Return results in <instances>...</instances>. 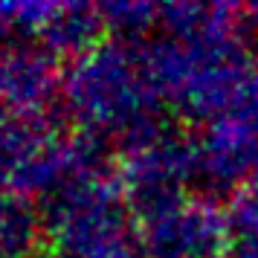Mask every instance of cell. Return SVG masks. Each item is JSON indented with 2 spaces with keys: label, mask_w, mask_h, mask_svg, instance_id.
<instances>
[]
</instances>
